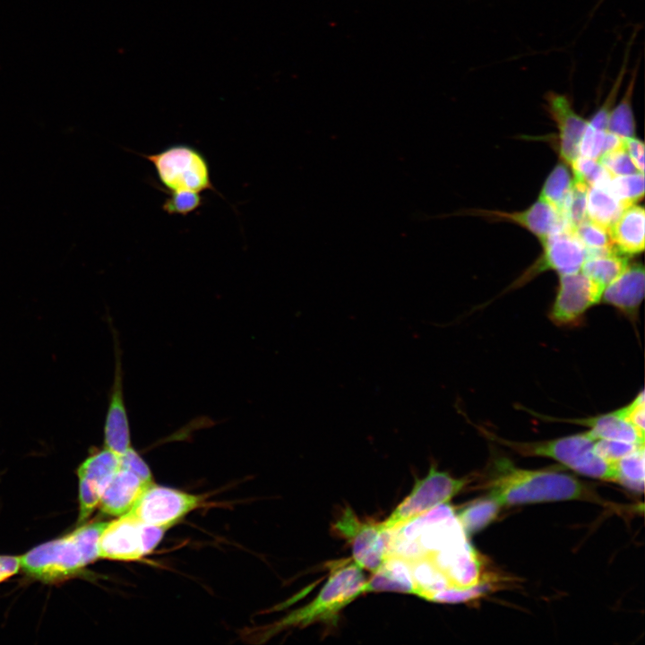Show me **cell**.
<instances>
[{
    "mask_svg": "<svg viewBox=\"0 0 645 645\" xmlns=\"http://www.w3.org/2000/svg\"><path fill=\"white\" fill-rule=\"evenodd\" d=\"M598 160L612 176H624L638 172L627 154L624 146L601 155Z\"/></svg>",
    "mask_w": 645,
    "mask_h": 645,
    "instance_id": "obj_32",
    "label": "cell"
},
{
    "mask_svg": "<svg viewBox=\"0 0 645 645\" xmlns=\"http://www.w3.org/2000/svg\"><path fill=\"white\" fill-rule=\"evenodd\" d=\"M644 391H641L637 396L626 406L621 408L624 417L641 434L645 430V405Z\"/></svg>",
    "mask_w": 645,
    "mask_h": 645,
    "instance_id": "obj_36",
    "label": "cell"
},
{
    "mask_svg": "<svg viewBox=\"0 0 645 645\" xmlns=\"http://www.w3.org/2000/svg\"><path fill=\"white\" fill-rule=\"evenodd\" d=\"M635 68L627 84L625 92L619 103L610 111L606 130L621 137H632L635 133V120L632 108V99L637 78Z\"/></svg>",
    "mask_w": 645,
    "mask_h": 645,
    "instance_id": "obj_24",
    "label": "cell"
},
{
    "mask_svg": "<svg viewBox=\"0 0 645 645\" xmlns=\"http://www.w3.org/2000/svg\"><path fill=\"white\" fill-rule=\"evenodd\" d=\"M604 288L581 271L559 275V284L549 317L557 325L578 322L592 306L601 302Z\"/></svg>",
    "mask_w": 645,
    "mask_h": 645,
    "instance_id": "obj_11",
    "label": "cell"
},
{
    "mask_svg": "<svg viewBox=\"0 0 645 645\" xmlns=\"http://www.w3.org/2000/svg\"><path fill=\"white\" fill-rule=\"evenodd\" d=\"M573 171V179L581 181L589 186H604L612 176L596 159L579 156L570 166Z\"/></svg>",
    "mask_w": 645,
    "mask_h": 645,
    "instance_id": "obj_29",
    "label": "cell"
},
{
    "mask_svg": "<svg viewBox=\"0 0 645 645\" xmlns=\"http://www.w3.org/2000/svg\"><path fill=\"white\" fill-rule=\"evenodd\" d=\"M481 432L522 456L553 459L580 475L618 482L615 461H607L595 452L596 439L588 431L555 439L528 443L505 440L486 429H481Z\"/></svg>",
    "mask_w": 645,
    "mask_h": 645,
    "instance_id": "obj_4",
    "label": "cell"
},
{
    "mask_svg": "<svg viewBox=\"0 0 645 645\" xmlns=\"http://www.w3.org/2000/svg\"><path fill=\"white\" fill-rule=\"evenodd\" d=\"M106 521L85 524L70 534L34 547L21 556V567L43 581H56L78 573L99 557V537Z\"/></svg>",
    "mask_w": 645,
    "mask_h": 645,
    "instance_id": "obj_2",
    "label": "cell"
},
{
    "mask_svg": "<svg viewBox=\"0 0 645 645\" xmlns=\"http://www.w3.org/2000/svg\"><path fill=\"white\" fill-rule=\"evenodd\" d=\"M486 486L487 495L501 507L553 501H600L592 489L572 475L521 469L505 459L496 462Z\"/></svg>",
    "mask_w": 645,
    "mask_h": 645,
    "instance_id": "obj_1",
    "label": "cell"
},
{
    "mask_svg": "<svg viewBox=\"0 0 645 645\" xmlns=\"http://www.w3.org/2000/svg\"><path fill=\"white\" fill-rule=\"evenodd\" d=\"M115 371L104 424V447L116 456L123 455L131 446V433L124 398L122 352L118 336L113 327Z\"/></svg>",
    "mask_w": 645,
    "mask_h": 645,
    "instance_id": "obj_12",
    "label": "cell"
},
{
    "mask_svg": "<svg viewBox=\"0 0 645 645\" xmlns=\"http://www.w3.org/2000/svg\"><path fill=\"white\" fill-rule=\"evenodd\" d=\"M332 530L350 545L352 561L361 569L373 573L389 556L391 531L381 522L360 520L349 507L342 511Z\"/></svg>",
    "mask_w": 645,
    "mask_h": 645,
    "instance_id": "obj_8",
    "label": "cell"
},
{
    "mask_svg": "<svg viewBox=\"0 0 645 645\" xmlns=\"http://www.w3.org/2000/svg\"><path fill=\"white\" fill-rule=\"evenodd\" d=\"M641 445L644 444L616 440L599 439L596 440L594 450L595 452L604 460L614 462L630 454Z\"/></svg>",
    "mask_w": 645,
    "mask_h": 645,
    "instance_id": "obj_33",
    "label": "cell"
},
{
    "mask_svg": "<svg viewBox=\"0 0 645 645\" xmlns=\"http://www.w3.org/2000/svg\"><path fill=\"white\" fill-rule=\"evenodd\" d=\"M119 457L104 449L92 452L78 468L79 521L85 520L99 505L108 482L118 469Z\"/></svg>",
    "mask_w": 645,
    "mask_h": 645,
    "instance_id": "obj_13",
    "label": "cell"
},
{
    "mask_svg": "<svg viewBox=\"0 0 645 645\" xmlns=\"http://www.w3.org/2000/svg\"><path fill=\"white\" fill-rule=\"evenodd\" d=\"M119 465L133 472L142 480L148 483L153 482L152 474L149 466L133 447L119 457Z\"/></svg>",
    "mask_w": 645,
    "mask_h": 645,
    "instance_id": "obj_35",
    "label": "cell"
},
{
    "mask_svg": "<svg viewBox=\"0 0 645 645\" xmlns=\"http://www.w3.org/2000/svg\"><path fill=\"white\" fill-rule=\"evenodd\" d=\"M589 185L572 178V185L562 211L567 223L574 228L587 217V194Z\"/></svg>",
    "mask_w": 645,
    "mask_h": 645,
    "instance_id": "obj_30",
    "label": "cell"
},
{
    "mask_svg": "<svg viewBox=\"0 0 645 645\" xmlns=\"http://www.w3.org/2000/svg\"><path fill=\"white\" fill-rule=\"evenodd\" d=\"M624 149L636 169L644 172V144L639 139L624 137Z\"/></svg>",
    "mask_w": 645,
    "mask_h": 645,
    "instance_id": "obj_37",
    "label": "cell"
},
{
    "mask_svg": "<svg viewBox=\"0 0 645 645\" xmlns=\"http://www.w3.org/2000/svg\"><path fill=\"white\" fill-rule=\"evenodd\" d=\"M379 591L416 595L417 587L408 562L396 555H389L365 585L364 593Z\"/></svg>",
    "mask_w": 645,
    "mask_h": 645,
    "instance_id": "obj_20",
    "label": "cell"
},
{
    "mask_svg": "<svg viewBox=\"0 0 645 645\" xmlns=\"http://www.w3.org/2000/svg\"><path fill=\"white\" fill-rule=\"evenodd\" d=\"M202 503L199 495L150 484L129 513L139 521L168 529Z\"/></svg>",
    "mask_w": 645,
    "mask_h": 645,
    "instance_id": "obj_9",
    "label": "cell"
},
{
    "mask_svg": "<svg viewBox=\"0 0 645 645\" xmlns=\"http://www.w3.org/2000/svg\"><path fill=\"white\" fill-rule=\"evenodd\" d=\"M166 194L168 196L162 204V209L168 214L186 216L203 203L201 193L179 191Z\"/></svg>",
    "mask_w": 645,
    "mask_h": 645,
    "instance_id": "obj_31",
    "label": "cell"
},
{
    "mask_svg": "<svg viewBox=\"0 0 645 645\" xmlns=\"http://www.w3.org/2000/svg\"><path fill=\"white\" fill-rule=\"evenodd\" d=\"M560 420L589 427V434L596 440H616L644 444V434L625 419L621 408L597 417Z\"/></svg>",
    "mask_w": 645,
    "mask_h": 645,
    "instance_id": "obj_19",
    "label": "cell"
},
{
    "mask_svg": "<svg viewBox=\"0 0 645 645\" xmlns=\"http://www.w3.org/2000/svg\"><path fill=\"white\" fill-rule=\"evenodd\" d=\"M500 507L495 500L487 495L461 508L456 517L465 534L472 535L489 525L496 518Z\"/></svg>",
    "mask_w": 645,
    "mask_h": 645,
    "instance_id": "obj_23",
    "label": "cell"
},
{
    "mask_svg": "<svg viewBox=\"0 0 645 645\" xmlns=\"http://www.w3.org/2000/svg\"><path fill=\"white\" fill-rule=\"evenodd\" d=\"M149 160L165 193L215 191L208 160L198 149L177 143L151 154H142Z\"/></svg>",
    "mask_w": 645,
    "mask_h": 645,
    "instance_id": "obj_5",
    "label": "cell"
},
{
    "mask_svg": "<svg viewBox=\"0 0 645 645\" xmlns=\"http://www.w3.org/2000/svg\"><path fill=\"white\" fill-rule=\"evenodd\" d=\"M644 445L615 461L619 484L636 491L644 486Z\"/></svg>",
    "mask_w": 645,
    "mask_h": 645,
    "instance_id": "obj_27",
    "label": "cell"
},
{
    "mask_svg": "<svg viewBox=\"0 0 645 645\" xmlns=\"http://www.w3.org/2000/svg\"><path fill=\"white\" fill-rule=\"evenodd\" d=\"M466 483L465 478H455L431 465L428 473L423 478L417 479L408 496L381 522L383 528L392 530L447 503L464 488Z\"/></svg>",
    "mask_w": 645,
    "mask_h": 645,
    "instance_id": "obj_6",
    "label": "cell"
},
{
    "mask_svg": "<svg viewBox=\"0 0 645 645\" xmlns=\"http://www.w3.org/2000/svg\"><path fill=\"white\" fill-rule=\"evenodd\" d=\"M167 529L142 523L129 513L107 523L99 541V557L136 561L150 553Z\"/></svg>",
    "mask_w": 645,
    "mask_h": 645,
    "instance_id": "obj_7",
    "label": "cell"
},
{
    "mask_svg": "<svg viewBox=\"0 0 645 645\" xmlns=\"http://www.w3.org/2000/svg\"><path fill=\"white\" fill-rule=\"evenodd\" d=\"M603 1H604V0H599L598 3L597 5H596V8H598V7L599 6V4H600Z\"/></svg>",
    "mask_w": 645,
    "mask_h": 645,
    "instance_id": "obj_39",
    "label": "cell"
},
{
    "mask_svg": "<svg viewBox=\"0 0 645 645\" xmlns=\"http://www.w3.org/2000/svg\"><path fill=\"white\" fill-rule=\"evenodd\" d=\"M541 245L542 254L510 288L521 287L546 271H555L559 275L580 271L587 259V252L571 226L550 235Z\"/></svg>",
    "mask_w": 645,
    "mask_h": 645,
    "instance_id": "obj_10",
    "label": "cell"
},
{
    "mask_svg": "<svg viewBox=\"0 0 645 645\" xmlns=\"http://www.w3.org/2000/svg\"><path fill=\"white\" fill-rule=\"evenodd\" d=\"M20 568V557L13 555H0V582L16 574Z\"/></svg>",
    "mask_w": 645,
    "mask_h": 645,
    "instance_id": "obj_38",
    "label": "cell"
},
{
    "mask_svg": "<svg viewBox=\"0 0 645 645\" xmlns=\"http://www.w3.org/2000/svg\"><path fill=\"white\" fill-rule=\"evenodd\" d=\"M606 187L624 207L635 204L644 195L643 173L612 176Z\"/></svg>",
    "mask_w": 645,
    "mask_h": 645,
    "instance_id": "obj_28",
    "label": "cell"
},
{
    "mask_svg": "<svg viewBox=\"0 0 645 645\" xmlns=\"http://www.w3.org/2000/svg\"><path fill=\"white\" fill-rule=\"evenodd\" d=\"M625 208L606 185L589 187L587 217L592 221L610 228Z\"/></svg>",
    "mask_w": 645,
    "mask_h": 645,
    "instance_id": "obj_22",
    "label": "cell"
},
{
    "mask_svg": "<svg viewBox=\"0 0 645 645\" xmlns=\"http://www.w3.org/2000/svg\"><path fill=\"white\" fill-rule=\"evenodd\" d=\"M573 230L587 252V258L616 250L609 228L587 218L578 224Z\"/></svg>",
    "mask_w": 645,
    "mask_h": 645,
    "instance_id": "obj_25",
    "label": "cell"
},
{
    "mask_svg": "<svg viewBox=\"0 0 645 645\" xmlns=\"http://www.w3.org/2000/svg\"><path fill=\"white\" fill-rule=\"evenodd\" d=\"M473 215L492 221H506L529 230L542 244L550 235L570 226L561 213L545 201L538 199L524 211L506 212L494 210L474 209L458 212Z\"/></svg>",
    "mask_w": 645,
    "mask_h": 645,
    "instance_id": "obj_14",
    "label": "cell"
},
{
    "mask_svg": "<svg viewBox=\"0 0 645 645\" xmlns=\"http://www.w3.org/2000/svg\"><path fill=\"white\" fill-rule=\"evenodd\" d=\"M151 483L119 465L100 497L101 512L111 516L125 514Z\"/></svg>",
    "mask_w": 645,
    "mask_h": 645,
    "instance_id": "obj_17",
    "label": "cell"
},
{
    "mask_svg": "<svg viewBox=\"0 0 645 645\" xmlns=\"http://www.w3.org/2000/svg\"><path fill=\"white\" fill-rule=\"evenodd\" d=\"M628 256L617 250L588 257L580 271L604 288L629 265Z\"/></svg>",
    "mask_w": 645,
    "mask_h": 645,
    "instance_id": "obj_21",
    "label": "cell"
},
{
    "mask_svg": "<svg viewBox=\"0 0 645 645\" xmlns=\"http://www.w3.org/2000/svg\"><path fill=\"white\" fill-rule=\"evenodd\" d=\"M329 568V578L317 596L271 625L264 631V638L292 627L304 628L316 623L334 624L343 608L365 594L366 580L362 569L353 561L334 562Z\"/></svg>",
    "mask_w": 645,
    "mask_h": 645,
    "instance_id": "obj_3",
    "label": "cell"
},
{
    "mask_svg": "<svg viewBox=\"0 0 645 645\" xmlns=\"http://www.w3.org/2000/svg\"><path fill=\"white\" fill-rule=\"evenodd\" d=\"M645 212L636 204L626 207L610 227L611 236L615 249L630 256L644 250Z\"/></svg>",
    "mask_w": 645,
    "mask_h": 645,
    "instance_id": "obj_18",
    "label": "cell"
},
{
    "mask_svg": "<svg viewBox=\"0 0 645 645\" xmlns=\"http://www.w3.org/2000/svg\"><path fill=\"white\" fill-rule=\"evenodd\" d=\"M644 288L645 271L642 264H629L605 288L601 302L617 308L629 319L634 320L644 297Z\"/></svg>",
    "mask_w": 645,
    "mask_h": 645,
    "instance_id": "obj_16",
    "label": "cell"
},
{
    "mask_svg": "<svg viewBox=\"0 0 645 645\" xmlns=\"http://www.w3.org/2000/svg\"><path fill=\"white\" fill-rule=\"evenodd\" d=\"M572 179L566 164H557L546 179L539 199L545 201L562 214L571 192Z\"/></svg>",
    "mask_w": 645,
    "mask_h": 645,
    "instance_id": "obj_26",
    "label": "cell"
},
{
    "mask_svg": "<svg viewBox=\"0 0 645 645\" xmlns=\"http://www.w3.org/2000/svg\"><path fill=\"white\" fill-rule=\"evenodd\" d=\"M606 131L598 130L587 124L582 135L579 154L598 159L601 154Z\"/></svg>",
    "mask_w": 645,
    "mask_h": 645,
    "instance_id": "obj_34",
    "label": "cell"
},
{
    "mask_svg": "<svg viewBox=\"0 0 645 645\" xmlns=\"http://www.w3.org/2000/svg\"><path fill=\"white\" fill-rule=\"evenodd\" d=\"M546 109L558 129V150L567 166L580 156V143L588 121L573 108L569 97L555 91L545 95Z\"/></svg>",
    "mask_w": 645,
    "mask_h": 645,
    "instance_id": "obj_15",
    "label": "cell"
}]
</instances>
